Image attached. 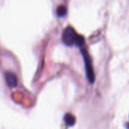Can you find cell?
<instances>
[{"label": "cell", "mask_w": 129, "mask_h": 129, "mask_svg": "<svg viewBox=\"0 0 129 129\" xmlns=\"http://www.w3.org/2000/svg\"><path fill=\"white\" fill-rule=\"evenodd\" d=\"M67 13V8L64 5H59L57 8V14L58 17H64Z\"/></svg>", "instance_id": "cell-5"}, {"label": "cell", "mask_w": 129, "mask_h": 129, "mask_svg": "<svg viewBox=\"0 0 129 129\" xmlns=\"http://www.w3.org/2000/svg\"><path fill=\"white\" fill-rule=\"evenodd\" d=\"M5 81L8 84V86L14 88L16 87L17 85V76L12 73V72H6L5 73Z\"/></svg>", "instance_id": "cell-3"}, {"label": "cell", "mask_w": 129, "mask_h": 129, "mask_svg": "<svg viewBox=\"0 0 129 129\" xmlns=\"http://www.w3.org/2000/svg\"><path fill=\"white\" fill-rule=\"evenodd\" d=\"M77 36L78 34L76 33L75 29L73 26H69L67 28H65V29L63 30L62 40L65 45L70 46L75 44Z\"/></svg>", "instance_id": "cell-2"}, {"label": "cell", "mask_w": 129, "mask_h": 129, "mask_svg": "<svg viewBox=\"0 0 129 129\" xmlns=\"http://www.w3.org/2000/svg\"><path fill=\"white\" fill-rule=\"evenodd\" d=\"M82 54L83 59H84L85 68V73H86L87 79L90 83H94L95 81V75H94V69L92 67L91 57H90L88 52L85 49L82 50Z\"/></svg>", "instance_id": "cell-1"}, {"label": "cell", "mask_w": 129, "mask_h": 129, "mask_svg": "<svg viewBox=\"0 0 129 129\" xmlns=\"http://www.w3.org/2000/svg\"><path fill=\"white\" fill-rule=\"evenodd\" d=\"M63 120L68 126H73L76 123V117L71 113H66L63 117Z\"/></svg>", "instance_id": "cell-4"}, {"label": "cell", "mask_w": 129, "mask_h": 129, "mask_svg": "<svg viewBox=\"0 0 129 129\" xmlns=\"http://www.w3.org/2000/svg\"><path fill=\"white\" fill-rule=\"evenodd\" d=\"M85 42V39L81 35H78L77 36V38L76 39V42H75V45H76L77 46H82Z\"/></svg>", "instance_id": "cell-6"}, {"label": "cell", "mask_w": 129, "mask_h": 129, "mask_svg": "<svg viewBox=\"0 0 129 129\" xmlns=\"http://www.w3.org/2000/svg\"><path fill=\"white\" fill-rule=\"evenodd\" d=\"M125 126H126L127 129H129V122H128V123H125Z\"/></svg>", "instance_id": "cell-7"}]
</instances>
